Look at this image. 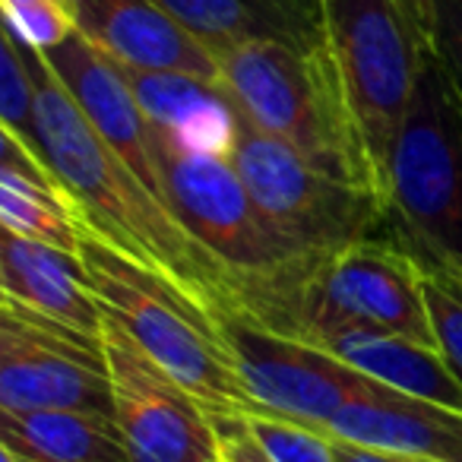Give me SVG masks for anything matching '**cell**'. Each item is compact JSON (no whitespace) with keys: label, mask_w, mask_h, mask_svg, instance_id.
Here are the masks:
<instances>
[{"label":"cell","mask_w":462,"mask_h":462,"mask_svg":"<svg viewBox=\"0 0 462 462\" xmlns=\"http://www.w3.org/2000/svg\"><path fill=\"white\" fill-rule=\"evenodd\" d=\"M430 48L462 92V0H430Z\"/></svg>","instance_id":"d4e9b609"},{"label":"cell","mask_w":462,"mask_h":462,"mask_svg":"<svg viewBox=\"0 0 462 462\" xmlns=\"http://www.w3.org/2000/svg\"><path fill=\"white\" fill-rule=\"evenodd\" d=\"M323 29L386 199L393 143L430 51V0H323Z\"/></svg>","instance_id":"8992f818"},{"label":"cell","mask_w":462,"mask_h":462,"mask_svg":"<svg viewBox=\"0 0 462 462\" xmlns=\"http://www.w3.org/2000/svg\"><path fill=\"white\" fill-rule=\"evenodd\" d=\"M218 79L257 130L282 140L320 171L383 199L327 39L241 45L218 58Z\"/></svg>","instance_id":"3957f363"},{"label":"cell","mask_w":462,"mask_h":462,"mask_svg":"<svg viewBox=\"0 0 462 462\" xmlns=\"http://www.w3.org/2000/svg\"><path fill=\"white\" fill-rule=\"evenodd\" d=\"M218 434V447L228 462H273L251 434L245 415H212Z\"/></svg>","instance_id":"484cf974"},{"label":"cell","mask_w":462,"mask_h":462,"mask_svg":"<svg viewBox=\"0 0 462 462\" xmlns=\"http://www.w3.org/2000/svg\"><path fill=\"white\" fill-rule=\"evenodd\" d=\"M212 58L251 42L314 45L327 39L317 0H155Z\"/></svg>","instance_id":"e0dca14e"},{"label":"cell","mask_w":462,"mask_h":462,"mask_svg":"<svg viewBox=\"0 0 462 462\" xmlns=\"http://www.w3.org/2000/svg\"><path fill=\"white\" fill-rule=\"evenodd\" d=\"M314 346H323L377 383L462 411V383L449 374L434 346L377 329H352Z\"/></svg>","instance_id":"ffe728a7"},{"label":"cell","mask_w":462,"mask_h":462,"mask_svg":"<svg viewBox=\"0 0 462 462\" xmlns=\"http://www.w3.org/2000/svg\"><path fill=\"white\" fill-rule=\"evenodd\" d=\"M77 32L127 70L218 79V60L155 0H73Z\"/></svg>","instance_id":"4fadbf2b"},{"label":"cell","mask_w":462,"mask_h":462,"mask_svg":"<svg viewBox=\"0 0 462 462\" xmlns=\"http://www.w3.org/2000/svg\"><path fill=\"white\" fill-rule=\"evenodd\" d=\"M0 228L79 254L89 235L54 168L14 130L0 127Z\"/></svg>","instance_id":"2e32d148"},{"label":"cell","mask_w":462,"mask_h":462,"mask_svg":"<svg viewBox=\"0 0 462 462\" xmlns=\"http://www.w3.org/2000/svg\"><path fill=\"white\" fill-rule=\"evenodd\" d=\"M327 434L430 462H462V411L377 383L336 411Z\"/></svg>","instance_id":"5bb4252c"},{"label":"cell","mask_w":462,"mask_h":462,"mask_svg":"<svg viewBox=\"0 0 462 462\" xmlns=\"http://www.w3.org/2000/svg\"><path fill=\"white\" fill-rule=\"evenodd\" d=\"M0 291L64 327L102 339L105 304L79 254L0 228Z\"/></svg>","instance_id":"9a60e30c"},{"label":"cell","mask_w":462,"mask_h":462,"mask_svg":"<svg viewBox=\"0 0 462 462\" xmlns=\"http://www.w3.org/2000/svg\"><path fill=\"white\" fill-rule=\"evenodd\" d=\"M127 79L155 134L190 149L231 155L245 111L222 79L149 70H127Z\"/></svg>","instance_id":"ac0fdd59"},{"label":"cell","mask_w":462,"mask_h":462,"mask_svg":"<svg viewBox=\"0 0 462 462\" xmlns=\"http://www.w3.org/2000/svg\"><path fill=\"white\" fill-rule=\"evenodd\" d=\"M352 329H377L434 346L424 273L405 247L365 238L323 257L308 273L298 291L291 336L327 342Z\"/></svg>","instance_id":"ba28073f"},{"label":"cell","mask_w":462,"mask_h":462,"mask_svg":"<svg viewBox=\"0 0 462 462\" xmlns=\"http://www.w3.org/2000/svg\"><path fill=\"white\" fill-rule=\"evenodd\" d=\"M0 462H16V459L10 453H4V449H0Z\"/></svg>","instance_id":"83f0119b"},{"label":"cell","mask_w":462,"mask_h":462,"mask_svg":"<svg viewBox=\"0 0 462 462\" xmlns=\"http://www.w3.org/2000/svg\"><path fill=\"white\" fill-rule=\"evenodd\" d=\"M102 346L111 365L115 421L130 462H222L212 415L105 310Z\"/></svg>","instance_id":"8fae6325"},{"label":"cell","mask_w":462,"mask_h":462,"mask_svg":"<svg viewBox=\"0 0 462 462\" xmlns=\"http://www.w3.org/2000/svg\"><path fill=\"white\" fill-rule=\"evenodd\" d=\"M247 428L273 462H333V434L310 424L289 421L270 411H254Z\"/></svg>","instance_id":"603a6c76"},{"label":"cell","mask_w":462,"mask_h":462,"mask_svg":"<svg viewBox=\"0 0 462 462\" xmlns=\"http://www.w3.org/2000/svg\"><path fill=\"white\" fill-rule=\"evenodd\" d=\"M0 449L16 462H130L115 415L79 409H0Z\"/></svg>","instance_id":"d6986e66"},{"label":"cell","mask_w":462,"mask_h":462,"mask_svg":"<svg viewBox=\"0 0 462 462\" xmlns=\"http://www.w3.org/2000/svg\"><path fill=\"white\" fill-rule=\"evenodd\" d=\"M424 304H428L430 333L449 374L462 383V273L456 270H421Z\"/></svg>","instance_id":"7402d4cb"},{"label":"cell","mask_w":462,"mask_h":462,"mask_svg":"<svg viewBox=\"0 0 462 462\" xmlns=\"http://www.w3.org/2000/svg\"><path fill=\"white\" fill-rule=\"evenodd\" d=\"M218 323L260 411L327 430L336 411L374 386L371 377L323 346L279 333L238 308L218 310Z\"/></svg>","instance_id":"30bf717a"},{"label":"cell","mask_w":462,"mask_h":462,"mask_svg":"<svg viewBox=\"0 0 462 462\" xmlns=\"http://www.w3.org/2000/svg\"><path fill=\"white\" fill-rule=\"evenodd\" d=\"M79 257L105 310L155 358L209 415H254L260 405L235 365L218 310L180 289L165 273L130 260L108 241L86 235Z\"/></svg>","instance_id":"277c9868"},{"label":"cell","mask_w":462,"mask_h":462,"mask_svg":"<svg viewBox=\"0 0 462 462\" xmlns=\"http://www.w3.org/2000/svg\"><path fill=\"white\" fill-rule=\"evenodd\" d=\"M64 89L73 96L86 121L96 127V134L127 162L136 178L165 203L159 184V165L152 152V124L143 115L140 98L117 60L98 51L92 42L73 32L67 42L54 45L51 51H42Z\"/></svg>","instance_id":"7c38bea8"},{"label":"cell","mask_w":462,"mask_h":462,"mask_svg":"<svg viewBox=\"0 0 462 462\" xmlns=\"http://www.w3.org/2000/svg\"><path fill=\"white\" fill-rule=\"evenodd\" d=\"M0 409H79L115 415L102 339L0 298Z\"/></svg>","instance_id":"9c48e42d"},{"label":"cell","mask_w":462,"mask_h":462,"mask_svg":"<svg viewBox=\"0 0 462 462\" xmlns=\"http://www.w3.org/2000/svg\"><path fill=\"white\" fill-rule=\"evenodd\" d=\"M333 462H430V459H418V456H405V453H393V449H380V447H367V443H352L333 437Z\"/></svg>","instance_id":"4316f807"},{"label":"cell","mask_w":462,"mask_h":462,"mask_svg":"<svg viewBox=\"0 0 462 462\" xmlns=\"http://www.w3.org/2000/svg\"><path fill=\"white\" fill-rule=\"evenodd\" d=\"M228 159L266 222L308 257L323 260L355 241L374 238L371 231L390 222L386 203L374 190L314 168L247 117L241 121Z\"/></svg>","instance_id":"52a82bcc"},{"label":"cell","mask_w":462,"mask_h":462,"mask_svg":"<svg viewBox=\"0 0 462 462\" xmlns=\"http://www.w3.org/2000/svg\"><path fill=\"white\" fill-rule=\"evenodd\" d=\"M386 212L421 270L462 273V92L434 48L393 143Z\"/></svg>","instance_id":"5b68a950"},{"label":"cell","mask_w":462,"mask_h":462,"mask_svg":"<svg viewBox=\"0 0 462 462\" xmlns=\"http://www.w3.org/2000/svg\"><path fill=\"white\" fill-rule=\"evenodd\" d=\"M35 77L20 39L10 29H0V127L14 130L29 146H35Z\"/></svg>","instance_id":"44dd1931"},{"label":"cell","mask_w":462,"mask_h":462,"mask_svg":"<svg viewBox=\"0 0 462 462\" xmlns=\"http://www.w3.org/2000/svg\"><path fill=\"white\" fill-rule=\"evenodd\" d=\"M23 45V42H20ZM35 77V146L79 206L86 228L130 260L165 273L212 310L235 308L225 270L184 231L165 203L96 134L45 54L23 45Z\"/></svg>","instance_id":"6da1fadb"},{"label":"cell","mask_w":462,"mask_h":462,"mask_svg":"<svg viewBox=\"0 0 462 462\" xmlns=\"http://www.w3.org/2000/svg\"><path fill=\"white\" fill-rule=\"evenodd\" d=\"M4 29L35 51H51L77 32L73 0H0Z\"/></svg>","instance_id":"cb8c5ba5"},{"label":"cell","mask_w":462,"mask_h":462,"mask_svg":"<svg viewBox=\"0 0 462 462\" xmlns=\"http://www.w3.org/2000/svg\"><path fill=\"white\" fill-rule=\"evenodd\" d=\"M317 4H323V0H317Z\"/></svg>","instance_id":"f546056e"},{"label":"cell","mask_w":462,"mask_h":462,"mask_svg":"<svg viewBox=\"0 0 462 462\" xmlns=\"http://www.w3.org/2000/svg\"><path fill=\"white\" fill-rule=\"evenodd\" d=\"M222 462H228V459H225V456H222Z\"/></svg>","instance_id":"f1b7e54d"},{"label":"cell","mask_w":462,"mask_h":462,"mask_svg":"<svg viewBox=\"0 0 462 462\" xmlns=\"http://www.w3.org/2000/svg\"><path fill=\"white\" fill-rule=\"evenodd\" d=\"M152 152L165 206L231 279L235 308L291 333L298 291L320 260L266 222L228 155L190 149L155 130Z\"/></svg>","instance_id":"7a4b0ae2"}]
</instances>
